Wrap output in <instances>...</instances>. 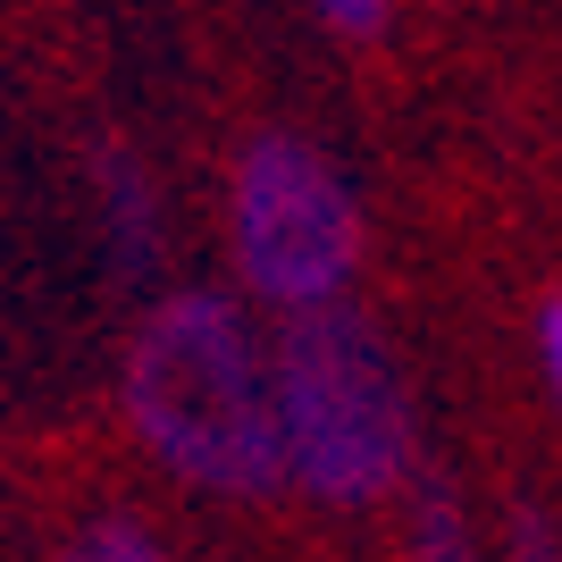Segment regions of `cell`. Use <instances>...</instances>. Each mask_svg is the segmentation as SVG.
Listing matches in <instances>:
<instances>
[{"instance_id": "cell-1", "label": "cell", "mask_w": 562, "mask_h": 562, "mask_svg": "<svg viewBox=\"0 0 562 562\" xmlns=\"http://www.w3.org/2000/svg\"><path fill=\"white\" fill-rule=\"evenodd\" d=\"M126 420L177 479L218 495H278V395L269 352L227 294H168L126 352Z\"/></svg>"}, {"instance_id": "cell-2", "label": "cell", "mask_w": 562, "mask_h": 562, "mask_svg": "<svg viewBox=\"0 0 562 562\" xmlns=\"http://www.w3.org/2000/svg\"><path fill=\"white\" fill-rule=\"evenodd\" d=\"M285 479L319 504H378L412 470V386L361 311L328 303L278 328L269 352Z\"/></svg>"}, {"instance_id": "cell-3", "label": "cell", "mask_w": 562, "mask_h": 562, "mask_svg": "<svg viewBox=\"0 0 562 562\" xmlns=\"http://www.w3.org/2000/svg\"><path fill=\"white\" fill-rule=\"evenodd\" d=\"M361 260V211L303 135H252L235 160V269L285 319L328 311Z\"/></svg>"}, {"instance_id": "cell-4", "label": "cell", "mask_w": 562, "mask_h": 562, "mask_svg": "<svg viewBox=\"0 0 562 562\" xmlns=\"http://www.w3.org/2000/svg\"><path fill=\"white\" fill-rule=\"evenodd\" d=\"M101 202H110V235H117V260L143 269V260L160 252V202H151V177H143L126 151L101 160Z\"/></svg>"}, {"instance_id": "cell-5", "label": "cell", "mask_w": 562, "mask_h": 562, "mask_svg": "<svg viewBox=\"0 0 562 562\" xmlns=\"http://www.w3.org/2000/svg\"><path fill=\"white\" fill-rule=\"evenodd\" d=\"M403 562H487V554H479V529L462 520V504H453L446 487H420V495H412Z\"/></svg>"}, {"instance_id": "cell-6", "label": "cell", "mask_w": 562, "mask_h": 562, "mask_svg": "<svg viewBox=\"0 0 562 562\" xmlns=\"http://www.w3.org/2000/svg\"><path fill=\"white\" fill-rule=\"evenodd\" d=\"M59 562H168V554L143 538L135 520H93V529H76V538H68Z\"/></svg>"}, {"instance_id": "cell-7", "label": "cell", "mask_w": 562, "mask_h": 562, "mask_svg": "<svg viewBox=\"0 0 562 562\" xmlns=\"http://www.w3.org/2000/svg\"><path fill=\"white\" fill-rule=\"evenodd\" d=\"M538 370H546V386H554V403H562V294L538 303Z\"/></svg>"}, {"instance_id": "cell-8", "label": "cell", "mask_w": 562, "mask_h": 562, "mask_svg": "<svg viewBox=\"0 0 562 562\" xmlns=\"http://www.w3.org/2000/svg\"><path fill=\"white\" fill-rule=\"evenodd\" d=\"M513 562H562V554H554V520L529 513V504L513 513Z\"/></svg>"}, {"instance_id": "cell-9", "label": "cell", "mask_w": 562, "mask_h": 562, "mask_svg": "<svg viewBox=\"0 0 562 562\" xmlns=\"http://www.w3.org/2000/svg\"><path fill=\"white\" fill-rule=\"evenodd\" d=\"M319 9H328V25H336V34H378L395 0H319Z\"/></svg>"}]
</instances>
